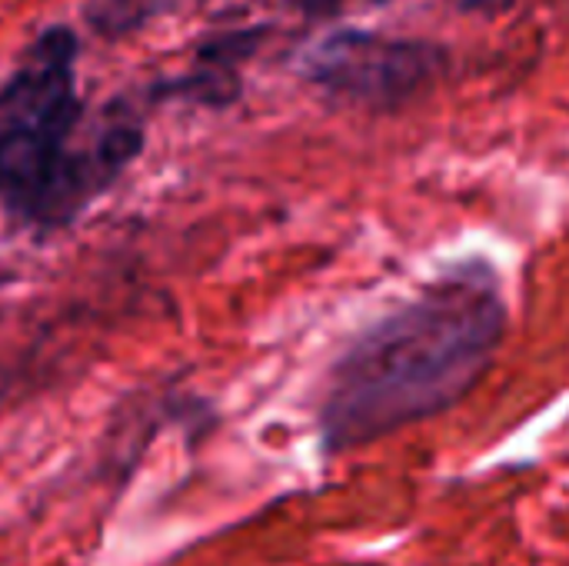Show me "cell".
Masks as SVG:
<instances>
[{
  "label": "cell",
  "mask_w": 569,
  "mask_h": 566,
  "mask_svg": "<svg viewBox=\"0 0 569 566\" xmlns=\"http://www.w3.org/2000/svg\"><path fill=\"white\" fill-rule=\"evenodd\" d=\"M77 50L70 27H47L0 83V207L40 230L70 224L143 147V120L123 100L87 123Z\"/></svg>",
  "instance_id": "7a4b0ae2"
},
{
  "label": "cell",
  "mask_w": 569,
  "mask_h": 566,
  "mask_svg": "<svg viewBox=\"0 0 569 566\" xmlns=\"http://www.w3.org/2000/svg\"><path fill=\"white\" fill-rule=\"evenodd\" d=\"M297 10H307V13H330V10H340L347 3H357V0H283Z\"/></svg>",
  "instance_id": "277c9868"
},
{
  "label": "cell",
  "mask_w": 569,
  "mask_h": 566,
  "mask_svg": "<svg viewBox=\"0 0 569 566\" xmlns=\"http://www.w3.org/2000/svg\"><path fill=\"white\" fill-rule=\"evenodd\" d=\"M507 304L490 270L460 267L367 327L333 364L320 430L327 450L373 444L460 404L490 370Z\"/></svg>",
  "instance_id": "6da1fadb"
},
{
  "label": "cell",
  "mask_w": 569,
  "mask_h": 566,
  "mask_svg": "<svg viewBox=\"0 0 569 566\" xmlns=\"http://www.w3.org/2000/svg\"><path fill=\"white\" fill-rule=\"evenodd\" d=\"M447 53L433 40L383 30H330L300 53V73L333 100L363 110H393L423 93Z\"/></svg>",
  "instance_id": "3957f363"
}]
</instances>
